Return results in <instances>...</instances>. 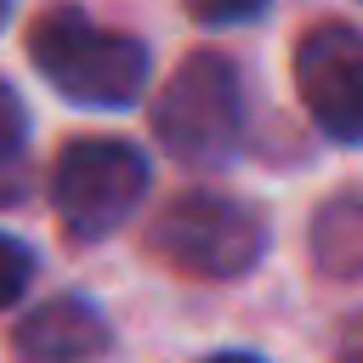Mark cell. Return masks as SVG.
I'll return each mask as SVG.
<instances>
[{
  "label": "cell",
  "mask_w": 363,
  "mask_h": 363,
  "mask_svg": "<svg viewBox=\"0 0 363 363\" xmlns=\"http://www.w3.org/2000/svg\"><path fill=\"white\" fill-rule=\"evenodd\" d=\"M28 57L79 108H130L147 85L142 40L102 28L74 6H57L28 28Z\"/></svg>",
  "instance_id": "obj_1"
},
{
  "label": "cell",
  "mask_w": 363,
  "mask_h": 363,
  "mask_svg": "<svg viewBox=\"0 0 363 363\" xmlns=\"http://www.w3.org/2000/svg\"><path fill=\"white\" fill-rule=\"evenodd\" d=\"M147 244L164 267L187 278H238L261 261L267 221L255 216V204L227 199V193H176L153 216Z\"/></svg>",
  "instance_id": "obj_2"
},
{
  "label": "cell",
  "mask_w": 363,
  "mask_h": 363,
  "mask_svg": "<svg viewBox=\"0 0 363 363\" xmlns=\"http://www.w3.org/2000/svg\"><path fill=\"white\" fill-rule=\"evenodd\" d=\"M153 130L176 159L221 164L244 142V85L227 57H187L153 102Z\"/></svg>",
  "instance_id": "obj_3"
},
{
  "label": "cell",
  "mask_w": 363,
  "mask_h": 363,
  "mask_svg": "<svg viewBox=\"0 0 363 363\" xmlns=\"http://www.w3.org/2000/svg\"><path fill=\"white\" fill-rule=\"evenodd\" d=\"M147 193V159L119 136L68 142L51 170V204L74 238H108L119 233Z\"/></svg>",
  "instance_id": "obj_4"
},
{
  "label": "cell",
  "mask_w": 363,
  "mask_h": 363,
  "mask_svg": "<svg viewBox=\"0 0 363 363\" xmlns=\"http://www.w3.org/2000/svg\"><path fill=\"white\" fill-rule=\"evenodd\" d=\"M295 91L323 136L363 142V34L346 23H318L295 45Z\"/></svg>",
  "instance_id": "obj_5"
},
{
  "label": "cell",
  "mask_w": 363,
  "mask_h": 363,
  "mask_svg": "<svg viewBox=\"0 0 363 363\" xmlns=\"http://www.w3.org/2000/svg\"><path fill=\"white\" fill-rule=\"evenodd\" d=\"M108 346V323L102 312L85 301V295H57V301H40L17 335H11V352L17 363H85Z\"/></svg>",
  "instance_id": "obj_6"
},
{
  "label": "cell",
  "mask_w": 363,
  "mask_h": 363,
  "mask_svg": "<svg viewBox=\"0 0 363 363\" xmlns=\"http://www.w3.org/2000/svg\"><path fill=\"white\" fill-rule=\"evenodd\" d=\"M312 255L335 278H357L363 272V199H335L312 221Z\"/></svg>",
  "instance_id": "obj_7"
},
{
  "label": "cell",
  "mask_w": 363,
  "mask_h": 363,
  "mask_svg": "<svg viewBox=\"0 0 363 363\" xmlns=\"http://www.w3.org/2000/svg\"><path fill=\"white\" fill-rule=\"evenodd\" d=\"M23 142H28V113H23L17 91L0 85V199L17 193V159H23Z\"/></svg>",
  "instance_id": "obj_8"
},
{
  "label": "cell",
  "mask_w": 363,
  "mask_h": 363,
  "mask_svg": "<svg viewBox=\"0 0 363 363\" xmlns=\"http://www.w3.org/2000/svg\"><path fill=\"white\" fill-rule=\"evenodd\" d=\"M28 284H34V250L0 233V306H11Z\"/></svg>",
  "instance_id": "obj_9"
},
{
  "label": "cell",
  "mask_w": 363,
  "mask_h": 363,
  "mask_svg": "<svg viewBox=\"0 0 363 363\" xmlns=\"http://www.w3.org/2000/svg\"><path fill=\"white\" fill-rule=\"evenodd\" d=\"M187 11H193V23H204V28H227V23H250L267 0H182Z\"/></svg>",
  "instance_id": "obj_10"
},
{
  "label": "cell",
  "mask_w": 363,
  "mask_h": 363,
  "mask_svg": "<svg viewBox=\"0 0 363 363\" xmlns=\"http://www.w3.org/2000/svg\"><path fill=\"white\" fill-rule=\"evenodd\" d=\"M204 363H261V357H250V352H216V357H204Z\"/></svg>",
  "instance_id": "obj_11"
}]
</instances>
